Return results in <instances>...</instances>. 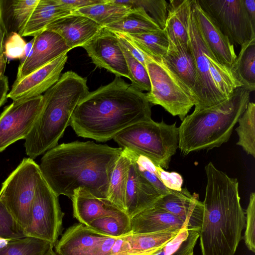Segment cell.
<instances>
[{"label": "cell", "instance_id": "6da1fadb", "mask_svg": "<svg viewBox=\"0 0 255 255\" xmlns=\"http://www.w3.org/2000/svg\"><path fill=\"white\" fill-rule=\"evenodd\" d=\"M122 150L91 141L64 143L47 151L39 166L58 196L71 198L75 190L83 188L107 200L112 173Z\"/></svg>", "mask_w": 255, "mask_h": 255}, {"label": "cell", "instance_id": "7a4b0ae2", "mask_svg": "<svg viewBox=\"0 0 255 255\" xmlns=\"http://www.w3.org/2000/svg\"><path fill=\"white\" fill-rule=\"evenodd\" d=\"M145 93L116 76L78 103L70 125L77 135L104 142L135 123L151 119Z\"/></svg>", "mask_w": 255, "mask_h": 255}, {"label": "cell", "instance_id": "3957f363", "mask_svg": "<svg viewBox=\"0 0 255 255\" xmlns=\"http://www.w3.org/2000/svg\"><path fill=\"white\" fill-rule=\"evenodd\" d=\"M205 169L207 185L199 238L202 255H234L246 223L238 181L212 162Z\"/></svg>", "mask_w": 255, "mask_h": 255}, {"label": "cell", "instance_id": "277c9868", "mask_svg": "<svg viewBox=\"0 0 255 255\" xmlns=\"http://www.w3.org/2000/svg\"><path fill=\"white\" fill-rule=\"evenodd\" d=\"M89 93L87 80L72 71L63 73L45 92L41 111L24 139L29 158L34 159L58 145L74 110Z\"/></svg>", "mask_w": 255, "mask_h": 255}, {"label": "cell", "instance_id": "5b68a950", "mask_svg": "<svg viewBox=\"0 0 255 255\" xmlns=\"http://www.w3.org/2000/svg\"><path fill=\"white\" fill-rule=\"evenodd\" d=\"M251 92L243 86L214 106L194 111L178 127V148L184 155L212 149L227 142L250 102Z\"/></svg>", "mask_w": 255, "mask_h": 255}, {"label": "cell", "instance_id": "8992f818", "mask_svg": "<svg viewBox=\"0 0 255 255\" xmlns=\"http://www.w3.org/2000/svg\"><path fill=\"white\" fill-rule=\"evenodd\" d=\"M176 123L167 125L151 119L133 124L118 132L113 139L122 148L145 156L155 165L167 169L178 148Z\"/></svg>", "mask_w": 255, "mask_h": 255}, {"label": "cell", "instance_id": "52a82bcc", "mask_svg": "<svg viewBox=\"0 0 255 255\" xmlns=\"http://www.w3.org/2000/svg\"><path fill=\"white\" fill-rule=\"evenodd\" d=\"M151 89L145 93L151 105H159L182 121L197 104L194 94L166 65L162 58L145 57Z\"/></svg>", "mask_w": 255, "mask_h": 255}, {"label": "cell", "instance_id": "ba28073f", "mask_svg": "<svg viewBox=\"0 0 255 255\" xmlns=\"http://www.w3.org/2000/svg\"><path fill=\"white\" fill-rule=\"evenodd\" d=\"M42 178L39 165L28 157L2 183L0 199L24 231L30 223L36 189Z\"/></svg>", "mask_w": 255, "mask_h": 255}, {"label": "cell", "instance_id": "9c48e42d", "mask_svg": "<svg viewBox=\"0 0 255 255\" xmlns=\"http://www.w3.org/2000/svg\"><path fill=\"white\" fill-rule=\"evenodd\" d=\"M188 34L196 71L194 90L197 101L194 111H196L214 106L227 99L218 89L211 75L210 57L212 53L205 42L191 6Z\"/></svg>", "mask_w": 255, "mask_h": 255}, {"label": "cell", "instance_id": "30bf717a", "mask_svg": "<svg viewBox=\"0 0 255 255\" xmlns=\"http://www.w3.org/2000/svg\"><path fill=\"white\" fill-rule=\"evenodd\" d=\"M58 197L42 177L36 189L30 223L24 231L26 236L55 245L61 233L64 215Z\"/></svg>", "mask_w": 255, "mask_h": 255}, {"label": "cell", "instance_id": "8fae6325", "mask_svg": "<svg viewBox=\"0 0 255 255\" xmlns=\"http://www.w3.org/2000/svg\"><path fill=\"white\" fill-rule=\"evenodd\" d=\"M197 1L234 46H242L255 37V25L247 13L243 0Z\"/></svg>", "mask_w": 255, "mask_h": 255}, {"label": "cell", "instance_id": "7c38bea8", "mask_svg": "<svg viewBox=\"0 0 255 255\" xmlns=\"http://www.w3.org/2000/svg\"><path fill=\"white\" fill-rule=\"evenodd\" d=\"M43 95L13 101L0 115V152L19 139H25L41 111Z\"/></svg>", "mask_w": 255, "mask_h": 255}, {"label": "cell", "instance_id": "4fadbf2b", "mask_svg": "<svg viewBox=\"0 0 255 255\" xmlns=\"http://www.w3.org/2000/svg\"><path fill=\"white\" fill-rule=\"evenodd\" d=\"M94 64L118 77L129 78L127 62L115 33L104 27L82 46Z\"/></svg>", "mask_w": 255, "mask_h": 255}, {"label": "cell", "instance_id": "5bb4252c", "mask_svg": "<svg viewBox=\"0 0 255 255\" xmlns=\"http://www.w3.org/2000/svg\"><path fill=\"white\" fill-rule=\"evenodd\" d=\"M67 59V53H65L19 80L14 81L7 98L15 101L41 95L58 81Z\"/></svg>", "mask_w": 255, "mask_h": 255}, {"label": "cell", "instance_id": "9a60e30c", "mask_svg": "<svg viewBox=\"0 0 255 255\" xmlns=\"http://www.w3.org/2000/svg\"><path fill=\"white\" fill-rule=\"evenodd\" d=\"M152 206L176 216L185 223L188 230L200 232L204 207L198 194H191L186 188L180 191L171 190L169 193L162 196Z\"/></svg>", "mask_w": 255, "mask_h": 255}, {"label": "cell", "instance_id": "2e32d148", "mask_svg": "<svg viewBox=\"0 0 255 255\" xmlns=\"http://www.w3.org/2000/svg\"><path fill=\"white\" fill-rule=\"evenodd\" d=\"M34 42L27 59L18 67L17 81L70 50L58 34L45 30L34 36Z\"/></svg>", "mask_w": 255, "mask_h": 255}, {"label": "cell", "instance_id": "e0dca14e", "mask_svg": "<svg viewBox=\"0 0 255 255\" xmlns=\"http://www.w3.org/2000/svg\"><path fill=\"white\" fill-rule=\"evenodd\" d=\"M191 8L209 50L219 62L231 68L237 56L234 46L202 8L197 0H192Z\"/></svg>", "mask_w": 255, "mask_h": 255}, {"label": "cell", "instance_id": "ac0fdd59", "mask_svg": "<svg viewBox=\"0 0 255 255\" xmlns=\"http://www.w3.org/2000/svg\"><path fill=\"white\" fill-rule=\"evenodd\" d=\"M103 28L85 16L73 13L54 21L46 30L53 31L61 36L71 50L77 47H82Z\"/></svg>", "mask_w": 255, "mask_h": 255}, {"label": "cell", "instance_id": "d6986e66", "mask_svg": "<svg viewBox=\"0 0 255 255\" xmlns=\"http://www.w3.org/2000/svg\"><path fill=\"white\" fill-rule=\"evenodd\" d=\"M109 236L83 224L70 227L54 245L57 255H92L98 244Z\"/></svg>", "mask_w": 255, "mask_h": 255}, {"label": "cell", "instance_id": "ffe728a7", "mask_svg": "<svg viewBox=\"0 0 255 255\" xmlns=\"http://www.w3.org/2000/svg\"><path fill=\"white\" fill-rule=\"evenodd\" d=\"M130 159L125 203L126 213L131 219L139 212L151 207L163 195L144 178Z\"/></svg>", "mask_w": 255, "mask_h": 255}, {"label": "cell", "instance_id": "44dd1931", "mask_svg": "<svg viewBox=\"0 0 255 255\" xmlns=\"http://www.w3.org/2000/svg\"><path fill=\"white\" fill-rule=\"evenodd\" d=\"M71 199L74 217L86 226L104 217H120L127 214L107 200L98 198L83 188L75 190Z\"/></svg>", "mask_w": 255, "mask_h": 255}, {"label": "cell", "instance_id": "7402d4cb", "mask_svg": "<svg viewBox=\"0 0 255 255\" xmlns=\"http://www.w3.org/2000/svg\"><path fill=\"white\" fill-rule=\"evenodd\" d=\"M130 227L133 234L176 231L186 228L176 216L152 206L132 217Z\"/></svg>", "mask_w": 255, "mask_h": 255}, {"label": "cell", "instance_id": "603a6c76", "mask_svg": "<svg viewBox=\"0 0 255 255\" xmlns=\"http://www.w3.org/2000/svg\"><path fill=\"white\" fill-rule=\"evenodd\" d=\"M162 59L172 71L194 93L196 82V71L189 42L187 44H184L169 42L168 50Z\"/></svg>", "mask_w": 255, "mask_h": 255}, {"label": "cell", "instance_id": "cb8c5ba5", "mask_svg": "<svg viewBox=\"0 0 255 255\" xmlns=\"http://www.w3.org/2000/svg\"><path fill=\"white\" fill-rule=\"evenodd\" d=\"M39 0H0V17L5 37L13 33L21 37L25 27Z\"/></svg>", "mask_w": 255, "mask_h": 255}, {"label": "cell", "instance_id": "d4e9b609", "mask_svg": "<svg viewBox=\"0 0 255 255\" xmlns=\"http://www.w3.org/2000/svg\"><path fill=\"white\" fill-rule=\"evenodd\" d=\"M74 10L58 0H39L24 30L22 36H35L56 20L72 14Z\"/></svg>", "mask_w": 255, "mask_h": 255}, {"label": "cell", "instance_id": "484cf974", "mask_svg": "<svg viewBox=\"0 0 255 255\" xmlns=\"http://www.w3.org/2000/svg\"><path fill=\"white\" fill-rule=\"evenodd\" d=\"M192 0H170L163 29L169 42L187 44L188 19Z\"/></svg>", "mask_w": 255, "mask_h": 255}, {"label": "cell", "instance_id": "4316f807", "mask_svg": "<svg viewBox=\"0 0 255 255\" xmlns=\"http://www.w3.org/2000/svg\"><path fill=\"white\" fill-rule=\"evenodd\" d=\"M105 28L123 34H141L161 29L141 6L132 8L120 20Z\"/></svg>", "mask_w": 255, "mask_h": 255}, {"label": "cell", "instance_id": "83f0119b", "mask_svg": "<svg viewBox=\"0 0 255 255\" xmlns=\"http://www.w3.org/2000/svg\"><path fill=\"white\" fill-rule=\"evenodd\" d=\"M130 164V159L123 148L112 173L107 198L112 205L125 213L126 192Z\"/></svg>", "mask_w": 255, "mask_h": 255}, {"label": "cell", "instance_id": "f1b7e54d", "mask_svg": "<svg viewBox=\"0 0 255 255\" xmlns=\"http://www.w3.org/2000/svg\"><path fill=\"white\" fill-rule=\"evenodd\" d=\"M238 81L251 92L255 90V37L241 46L231 67Z\"/></svg>", "mask_w": 255, "mask_h": 255}, {"label": "cell", "instance_id": "f546056e", "mask_svg": "<svg viewBox=\"0 0 255 255\" xmlns=\"http://www.w3.org/2000/svg\"><path fill=\"white\" fill-rule=\"evenodd\" d=\"M180 230L129 234L125 236L124 237L128 242L130 248L129 255H153L172 239Z\"/></svg>", "mask_w": 255, "mask_h": 255}, {"label": "cell", "instance_id": "4dcf8cb0", "mask_svg": "<svg viewBox=\"0 0 255 255\" xmlns=\"http://www.w3.org/2000/svg\"><path fill=\"white\" fill-rule=\"evenodd\" d=\"M131 9L106 0L104 3L76 9L73 13L85 16L105 27L120 20Z\"/></svg>", "mask_w": 255, "mask_h": 255}, {"label": "cell", "instance_id": "1f68e13d", "mask_svg": "<svg viewBox=\"0 0 255 255\" xmlns=\"http://www.w3.org/2000/svg\"><path fill=\"white\" fill-rule=\"evenodd\" d=\"M54 246L48 241L26 236L0 243V255H46Z\"/></svg>", "mask_w": 255, "mask_h": 255}, {"label": "cell", "instance_id": "d6a6232c", "mask_svg": "<svg viewBox=\"0 0 255 255\" xmlns=\"http://www.w3.org/2000/svg\"><path fill=\"white\" fill-rule=\"evenodd\" d=\"M144 54L152 58H162L166 53L169 41L162 29L141 34H124Z\"/></svg>", "mask_w": 255, "mask_h": 255}, {"label": "cell", "instance_id": "836d02e7", "mask_svg": "<svg viewBox=\"0 0 255 255\" xmlns=\"http://www.w3.org/2000/svg\"><path fill=\"white\" fill-rule=\"evenodd\" d=\"M238 122L236 128L239 140L237 144L249 155L255 157V104L250 102Z\"/></svg>", "mask_w": 255, "mask_h": 255}, {"label": "cell", "instance_id": "e575fe53", "mask_svg": "<svg viewBox=\"0 0 255 255\" xmlns=\"http://www.w3.org/2000/svg\"><path fill=\"white\" fill-rule=\"evenodd\" d=\"M210 71L213 81L225 99H228L236 88L242 85L231 68L219 62L213 54L210 57Z\"/></svg>", "mask_w": 255, "mask_h": 255}, {"label": "cell", "instance_id": "d590c367", "mask_svg": "<svg viewBox=\"0 0 255 255\" xmlns=\"http://www.w3.org/2000/svg\"><path fill=\"white\" fill-rule=\"evenodd\" d=\"M88 226L109 237L120 238L131 234L130 219L122 216H106L93 221Z\"/></svg>", "mask_w": 255, "mask_h": 255}, {"label": "cell", "instance_id": "8d00e7d4", "mask_svg": "<svg viewBox=\"0 0 255 255\" xmlns=\"http://www.w3.org/2000/svg\"><path fill=\"white\" fill-rule=\"evenodd\" d=\"M120 46L127 62L128 79L131 82V85L140 91L149 92L151 85L146 67L133 57L121 44Z\"/></svg>", "mask_w": 255, "mask_h": 255}, {"label": "cell", "instance_id": "74e56055", "mask_svg": "<svg viewBox=\"0 0 255 255\" xmlns=\"http://www.w3.org/2000/svg\"><path fill=\"white\" fill-rule=\"evenodd\" d=\"M25 237L24 229L0 199V243Z\"/></svg>", "mask_w": 255, "mask_h": 255}, {"label": "cell", "instance_id": "f35d334b", "mask_svg": "<svg viewBox=\"0 0 255 255\" xmlns=\"http://www.w3.org/2000/svg\"><path fill=\"white\" fill-rule=\"evenodd\" d=\"M142 7L148 15L163 29L167 16L168 2L165 0H135V7Z\"/></svg>", "mask_w": 255, "mask_h": 255}, {"label": "cell", "instance_id": "ab89813d", "mask_svg": "<svg viewBox=\"0 0 255 255\" xmlns=\"http://www.w3.org/2000/svg\"><path fill=\"white\" fill-rule=\"evenodd\" d=\"M246 230L244 241L247 248L251 252H255V193L250 195L249 204L245 213Z\"/></svg>", "mask_w": 255, "mask_h": 255}, {"label": "cell", "instance_id": "60d3db41", "mask_svg": "<svg viewBox=\"0 0 255 255\" xmlns=\"http://www.w3.org/2000/svg\"><path fill=\"white\" fill-rule=\"evenodd\" d=\"M26 43L22 37L16 33H13L5 37L4 54L9 60H21L24 55Z\"/></svg>", "mask_w": 255, "mask_h": 255}, {"label": "cell", "instance_id": "b9f144b4", "mask_svg": "<svg viewBox=\"0 0 255 255\" xmlns=\"http://www.w3.org/2000/svg\"><path fill=\"white\" fill-rule=\"evenodd\" d=\"M156 168L159 178L166 187L175 191H180L182 189L183 180L179 173L166 171L157 165Z\"/></svg>", "mask_w": 255, "mask_h": 255}, {"label": "cell", "instance_id": "7bdbcfd3", "mask_svg": "<svg viewBox=\"0 0 255 255\" xmlns=\"http://www.w3.org/2000/svg\"><path fill=\"white\" fill-rule=\"evenodd\" d=\"M189 230L186 228L181 229L179 232L166 243L157 253L153 255H172L187 238Z\"/></svg>", "mask_w": 255, "mask_h": 255}, {"label": "cell", "instance_id": "ee69618b", "mask_svg": "<svg viewBox=\"0 0 255 255\" xmlns=\"http://www.w3.org/2000/svg\"><path fill=\"white\" fill-rule=\"evenodd\" d=\"M114 33L116 35L119 43L133 57L145 66L146 54H144L139 49L133 42L125 34L119 32Z\"/></svg>", "mask_w": 255, "mask_h": 255}, {"label": "cell", "instance_id": "f6af8a7d", "mask_svg": "<svg viewBox=\"0 0 255 255\" xmlns=\"http://www.w3.org/2000/svg\"><path fill=\"white\" fill-rule=\"evenodd\" d=\"M58 1L70 8L74 10L87 7L90 5L104 3L106 0H58Z\"/></svg>", "mask_w": 255, "mask_h": 255}, {"label": "cell", "instance_id": "bcb514c9", "mask_svg": "<svg viewBox=\"0 0 255 255\" xmlns=\"http://www.w3.org/2000/svg\"><path fill=\"white\" fill-rule=\"evenodd\" d=\"M5 30L0 17V77L4 76L6 58L4 54Z\"/></svg>", "mask_w": 255, "mask_h": 255}, {"label": "cell", "instance_id": "7dc6e473", "mask_svg": "<svg viewBox=\"0 0 255 255\" xmlns=\"http://www.w3.org/2000/svg\"><path fill=\"white\" fill-rule=\"evenodd\" d=\"M9 90L8 80L7 76L0 77V108L5 103Z\"/></svg>", "mask_w": 255, "mask_h": 255}, {"label": "cell", "instance_id": "c3c4849f", "mask_svg": "<svg viewBox=\"0 0 255 255\" xmlns=\"http://www.w3.org/2000/svg\"><path fill=\"white\" fill-rule=\"evenodd\" d=\"M243 2L252 23L255 25V0H243Z\"/></svg>", "mask_w": 255, "mask_h": 255}, {"label": "cell", "instance_id": "681fc988", "mask_svg": "<svg viewBox=\"0 0 255 255\" xmlns=\"http://www.w3.org/2000/svg\"><path fill=\"white\" fill-rule=\"evenodd\" d=\"M34 42V37H33V38L30 41L26 43L25 48L24 55L23 58L20 60L19 65L22 64L23 63H24V62L27 59L33 46Z\"/></svg>", "mask_w": 255, "mask_h": 255}, {"label": "cell", "instance_id": "f907efd6", "mask_svg": "<svg viewBox=\"0 0 255 255\" xmlns=\"http://www.w3.org/2000/svg\"><path fill=\"white\" fill-rule=\"evenodd\" d=\"M46 255H57L55 252L51 249Z\"/></svg>", "mask_w": 255, "mask_h": 255}, {"label": "cell", "instance_id": "816d5d0a", "mask_svg": "<svg viewBox=\"0 0 255 255\" xmlns=\"http://www.w3.org/2000/svg\"><path fill=\"white\" fill-rule=\"evenodd\" d=\"M188 255H194V253H191L190 254Z\"/></svg>", "mask_w": 255, "mask_h": 255}]
</instances>
